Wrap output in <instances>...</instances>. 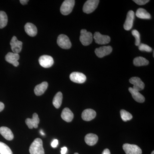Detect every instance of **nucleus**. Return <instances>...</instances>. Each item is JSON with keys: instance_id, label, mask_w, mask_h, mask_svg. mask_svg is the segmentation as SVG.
I'll use <instances>...</instances> for the list:
<instances>
[{"instance_id": "nucleus-1", "label": "nucleus", "mask_w": 154, "mask_h": 154, "mask_svg": "<svg viewBox=\"0 0 154 154\" xmlns=\"http://www.w3.org/2000/svg\"><path fill=\"white\" fill-rule=\"evenodd\" d=\"M30 154H45L43 143L41 139L36 138L31 144L29 148Z\"/></svg>"}, {"instance_id": "nucleus-2", "label": "nucleus", "mask_w": 154, "mask_h": 154, "mask_svg": "<svg viewBox=\"0 0 154 154\" xmlns=\"http://www.w3.org/2000/svg\"><path fill=\"white\" fill-rule=\"evenodd\" d=\"M75 4L74 0H66L64 1L60 7L61 13L65 16L70 14L74 7Z\"/></svg>"}, {"instance_id": "nucleus-3", "label": "nucleus", "mask_w": 154, "mask_h": 154, "mask_svg": "<svg viewBox=\"0 0 154 154\" xmlns=\"http://www.w3.org/2000/svg\"><path fill=\"white\" fill-rule=\"evenodd\" d=\"M93 39V35L91 32H88L85 29L81 30L80 41L83 45L88 46L92 43Z\"/></svg>"}, {"instance_id": "nucleus-4", "label": "nucleus", "mask_w": 154, "mask_h": 154, "mask_svg": "<svg viewBox=\"0 0 154 154\" xmlns=\"http://www.w3.org/2000/svg\"><path fill=\"white\" fill-rule=\"evenodd\" d=\"M99 2V0L87 1L83 6V11L84 13L89 14L94 12L98 7Z\"/></svg>"}, {"instance_id": "nucleus-5", "label": "nucleus", "mask_w": 154, "mask_h": 154, "mask_svg": "<svg viewBox=\"0 0 154 154\" xmlns=\"http://www.w3.org/2000/svg\"><path fill=\"white\" fill-rule=\"evenodd\" d=\"M57 43L60 47L63 49H69L72 46L71 42L70 41L69 38L64 34H60L58 36Z\"/></svg>"}, {"instance_id": "nucleus-6", "label": "nucleus", "mask_w": 154, "mask_h": 154, "mask_svg": "<svg viewBox=\"0 0 154 154\" xmlns=\"http://www.w3.org/2000/svg\"><path fill=\"white\" fill-rule=\"evenodd\" d=\"M122 148L126 154H142V152L140 148L136 145L125 143Z\"/></svg>"}, {"instance_id": "nucleus-7", "label": "nucleus", "mask_w": 154, "mask_h": 154, "mask_svg": "<svg viewBox=\"0 0 154 154\" xmlns=\"http://www.w3.org/2000/svg\"><path fill=\"white\" fill-rule=\"evenodd\" d=\"M39 64L41 66L45 68H48L52 66L53 65V58L49 55H44L42 56L38 59Z\"/></svg>"}, {"instance_id": "nucleus-8", "label": "nucleus", "mask_w": 154, "mask_h": 154, "mask_svg": "<svg viewBox=\"0 0 154 154\" xmlns=\"http://www.w3.org/2000/svg\"><path fill=\"white\" fill-rule=\"evenodd\" d=\"M94 38L95 42L99 45L108 44L110 41V36L107 35H102L99 32H95L94 34Z\"/></svg>"}, {"instance_id": "nucleus-9", "label": "nucleus", "mask_w": 154, "mask_h": 154, "mask_svg": "<svg viewBox=\"0 0 154 154\" xmlns=\"http://www.w3.org/2000/svg\"><path fill=\"white\" fill-rule=\"evenodd\" d=\"M70 79L73 82L82 84L85 82L87 78L85 75L79 72H73L70 75Z\"/></svg>"}, {"instance_id": "nucleus-10", "label": "nucleus", "mask_w": 154, "mask_h": 154, "mask_svg": "<svg viewBox=\"0 0 154 154\" xmlns=\"http://www.w3.org/2000/svg\"><path fill=\"white\" fill-rule=\"evenodd\" d=\"M10 45L13 53L19 54L21 52L22 48V42L18 40L16 36H14L12 37Z\"/></svg>"}, {"instance_id": "nucleus-11", "label": "nucleus", "mask_w": 154, "mask_h": 154, "mask_svg": "<svg viewBox=\"0 0 154 154\" xmlns=\"http://www.w3.org/2000/svg\"><path fill=\"white\" fill-rule=\"evenodd\" d=\"M129 82L133 85V87L132 88L136 91H142L144 88V84L138 77H134L131 78L129 79Z\"/></svg>"}, {"instance_id": "nucleus-12", "label": "nucleus", "mask_w": 154, "mask_h": 154, "mask_svg": "<svg viewBox=\"0 0 154 154\" xmlns=\"http://www.w3.org/2000/svg\"><path fill=\"white\" fill-rule=\"evenodd\" d=\"M112 48L110 46H105L96 48L95 52L96 56L99 58L104 57L110 54L112 51Z\"/></svg>"}, {"instance_id": "nucleus-13", "label": "nucleus", "mask_w": 154, "mask_h": 154, "mask_svg": "<svg viewBox=\"0 0 154 154\" xmlns=\"http://www.w3.org/2000/svg\"><path fill=\"white\" fill-rule=\"evenodd\" d=\"M134 19V12L132 11H128L124 24V28L125 30H129L132 28Z\"/></svg>"}, {"instance_id": "nucleus-14", "label": "nucleus", "mask_w": 154, "mask_h": 154, "mask_svg": "<svg viewBox=\"0 0 154 154\" xmlns=\"http://www.w3.org/2000/svg\"><path fill=\"white\" fill-rule=\"evenodd\" d=\"M5 58L8 63L12 64L14 66L17 67L19 65V62H18L19 59V54L13 52L8 53Z\"/></svg>"}, {"instance_id": "nucleus-15", "label": "nucleus", "mask_w": 154, "mask_h": 154, "mask_svg": "<svg viewBox=\"0 0 154 154\" xmlns=\"http://www.w3.org/2000/svg\"><path fill=\"white\" fill-rule=\"evenodd\" d=\"M25 123L30 129L37 128L39 123V119L37 113H33L32 119H27L25 120Z\"/></svg>"}, {"instance_id": "nucleus-16", "label": "nucleus", "mask_w": 154, "mask_h": 154, "mask_svg": "<svg viewBox=\"0 0 154 154\" xmlns=\"http://www.w3.org/2000/svg\"><path fill=\"white\" fill-rule=\"evenodd\" d=\"M96 115V113L95 110L93 109H88L83 111L82 117L85 121H90L95 118Z\"/></svg>"}, {"instance_id": "nucleus-17", "label": "nucleus", "mask_w": 154, "mask_h": 154, "mask_svg": "<svg viewBox=\"0 0 154 154\" xmlns=\"http://www.w3.org/2000/svg\"><path fill=\"white\" fill-rule=\"evenodd\" d=\"M61 116L62 119L66 122H71L74 118V114L71 110L68 107H66L63 110Z\"/></svg>"}, {"instance_id": "nucleus-18", "label": "nucleus", "mask_w": 154, "mask_h": 154, "mask_svg": "<svg viewBox=\"0 0 154 154\" xmlns=\"http://www.w3.org/2000/svg\"><path fill=\"white\" fill-rule=\"evenodd\" d=\"M0 134L7 140H11L14 139V135L8 128L6 127L0 128Z\"/></svg>"}, {"instance_id": "nucleus-19", "label": "nucleus", "mask_w": 154, "mask_h": 154, "mask_svg": "<svg viewBox=\"0 0 154 154\" xmlns=\"http://www.w3.org/2000/svg\"><path fill=\"white\" fill-rule=\"evenodd\" d=\"M25 30L26 33L29 36H35L37 33V29L35 25L30 23H26L25 26Z\"/></svg>"}, {"instance_id": "nucleus-20", "label": "nucleus", "mask_w": 154, "mask_h": 154, "mask_svg": "<svg viewBox=\"0 0 154 154\" xmlns=\"http://www.w3.org/2000/svg\"><path fill=\"white\" fill-rule=\"evenodd\" d=\"M48 87V83L47 82H43L41 84L37 85L34 88V93L36 96H39L42 95Z\"/></svg>"}, {"instance_id": "nucleus-21", "label": "nucleus", "mask_w": 154, "mask_h": 154, "mask_svg": "<svg viewBox=\"0 0 154 154\" xmlns=\"http://www.w3.org/2000/svg\"><path fill=\"white\" fill-rule=\"evenodd\" d=\"M130 93L131 94L135 101L139 103H143L145 100V97L138 91H136L132 88H129L128 89Z\"/></svg>"}, {"instance_id": "nucleus-22", "label": "nucleus", "mask_w": 154, "mask_h": 154, "mask_svg": "<svg viewBox=\"0 0 154 154\" xmlns=\"http://www.w3.org/2000/svg\"><path fill=\"white\" fill-rule=\"evenodd\" d=\"M98 140V137L94 134H88L85 137V141L89 146H94L97 143Z\"/></svg>"}, {"instance_id": "nucleus-23", "label": "nucleus", "mask_w": 154, "mask_h": 154, "mask_svg": "<svg viewBox=\"0 0 154 154\" xmlns=\"http://www.w3.org/2000/svg\"><path fill=\"white\" fill-rule=\"evenodd\" d=\"M136 16L141 19H149L151 18L150 14L143 8H139L136 13Z\"/></svg>"}, {"instance_id": "nucleus-24", "label": "nucleus", "mask_w": 154, "mask_h": 154, "mask_svg": "<svg viewBox=\"0 0 154 154\" xmlns=\"http://www.w3.org/2000/svg\"><path fill=\"white\" fill-rule=\"evenodd\" d=\"M133 63L134 65L136 66H143L148 65L149 61L145 58L138 57L135 58L133 60Z\"/></svg>"}, {"instance_id": "nucleus-25", "label": "nucleus", "mask_w": 154, "mask_h": 154, "mask_svg": "<svg viewBox=\"0 0 154 154\" xmlns=\"http://www.w3.org/2000/svg\"><path fill=\"white\" fill-rule=\"evenodd\" d=\"M63 100V94L61 92H58L56 94L53 100V104L54 107L56 108H59L60 107Z\"/></svg>"}, {"instance_id": "nucleus-26", "label": "nucleus", "mask_w": 154, "mask_h": 154, "mask_svg": "<svg viewBox=\"0 0 154 154\" xmlns=\"http://www.w3.org/2000/svg\"><path fill=\"white\" fill-rule=\"evenodd\" d=\"M8 22V17L5 12L0 11V28L2 29L6 27Z\"/></svg>"}, {"instance_id": "nucleus-27", "label": "nucleus", "mask_w": 154, "mask_h": 154, "mask_svg": "<svg viewBox=\"0 0 154 154\" xmlns=\"http://www.w3.org/2000/svg\"><path fill=\"white\" fill-rule=\"evenodd\" d=\"M0 154H13V152L8 146L0 142Z\"/></svg>"}, {"instance_id": "nucleus-28", "label": "nucleus", "mask_w": 154, "mask_h": 154, "mask_svg": "<svg viewBox=\"0 0 154 154\" xmlns=\"http://www.w3.org/2000/svg\"><path fill=\"white\" fill-rule=\"evenodd\" d=\"M120 115L123 121L126 122L132 119V115L129 112L125 110H122L120 111Z\"/></svg>"}, {"instance_id": "nucleus-29", "label": "nucleus", "mask_w": 154, "mask_h": 154, "mask_svg": "<svg viewBox=\"0 0 154 154\" xmlns=\"http://www.w3.org/2000/svg\"><path fill=\"white\" fill-rule=\"evenodd\" d=\"M132 34L135 38V45L136 46H139L140 44V34L139 32L136 30H134L132 31Z\"/></svg>"}, {"instance_id": "nucleus-30", "label": "nucleus", "mask_w": 154, "mask_h": 154, "mask_svg": "<svg viewBox=\"0 0 154 154\" xmlns=\"http://www.w3.org/2000/svg\"><path fill=\"white\" fill-rule=\"evenodd\" d=\"M138 46L139 49L141 51H145L146 52H151L152 50V48L149 46V45L143 44V43L140 44Z\"/></svg>"}, {"instance_id": "nucleus-31", "label": "nucleus", "mask_w": 154, "mask_h": 154, "mask_svg": "<svg viewBox=\"0 0 154 154\" xmlns=\"http://www.w3.org/2000/svg\"><path fill=\"white\" fill-rule=\"evenodd\" d=\"M133 2L139 5H146V3H148L149 1V0H134Z\"/></svg>"}, {"instance_id": "nucleus-32", "label": "nucleus", "mask_w": 154, "mask_h": 154, "mask_svg": "<svg viewBox=\"0 0 154 154\" xmlns=\"http://www.w3.org/2000/svg\"><path fill=\"white\" fill-rule=\"evenodd\" d=\"M58 144V141L57 140L55 139L53 141L52 143L51 144V146L53 148H55L57 146Z\"/></svg>"}, {"instance_id": "nucleus-33", "label": "nucleus", "mask_w": 154, "mask_h": 154, "mask_svg": "<svg viewBox=\"0 0 154 154\" xmlns=\"http://www.w3.org/2000/svg\"><path fill=\"white\" fill-rule=\"evenodd\" d=\"M67 151V148L66 147H63L62 148L61 150V154H66V153Z\"/></svg>"}, {"instance_id": "nucleus-34", "label": "nucleus", "mask_w": 154, "mask_h": 154, "mask_svg": "<svg viewBox=\"0 0 154 154\" xmlns=\"http://www.w3.org/2000/svg\"><path fill=\"white\" fill-rule=\"evenodd\" d=\"M5 108V105L2 102H0V112L2 111Z\"/></svg>"}, {"instance_id": "nucleus-35", "label": "nucleus", "mask_w": 154, "mask_h": 154, "mask_svg": "<svg viewBox=\"0 0 154 154\" xmlns=\"http://www.w3.org/2000/svg\"><path fill=\"white\" fill-rule=\"evenodd\" d=\"M102 154H110V150H109V149H104V150L103 151Z\"/></svg>"}, {"instance_id": "nucleus-36", "label": "nucleus", "mask_w": 154, "mask_h": 154, "mask_svg": "<svg viewBox=\"0 0 154 154\" xmlns=\"http://www.w3.org/2000/svg\"><path fill=\"white\" fill-rule=\"evenodd\" d=\"M29 1L28 0H20V2L22 5H25L27 4Z\"/></svg>"}, {"instance_id": "nucleus-37", "label": "nucleus", "mask_w": 154, "mask_h": 154, "mask_svg": "<svg viewBox=\"0 0 154 154\" xmlns=\"http://www.w3.org/2000/svg\"><path fill=\"white\" fill-rule=\"evenodd\" d=\"M40 133L41 134H42L43 135H44L45 134L44 133H43V131H42V130L40 131Z\"/></svg>"}, {"instance_id": "nucleus-38", "label": "nucleus", "mask_w": 154, "mask_h": 154, "mask_svg": "<svg viewBox=\"0 0 154 154\" xmlns=\"http://www.w3.org/2000/svg\"><path fill=\"white\" fill-rule=\"evenodd\" d=\"M151 154H154V151H153L152 152Z\"/></svg>"}, {"instance_id": "nucleus-39", "label": "nucleus", "mask_w": 154, "mask_h": 154, "mask_svg": "<svg viewBox=\"0 0 154 154\" xmlns=\"http://www.w3.org/2000/svg\"><path fill=\"white\" fill-rule=\"evenodd\" d=\"M74 154H79L78 153H75Z\"/></svg>"}]
</instances>
